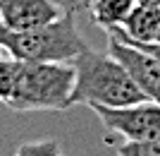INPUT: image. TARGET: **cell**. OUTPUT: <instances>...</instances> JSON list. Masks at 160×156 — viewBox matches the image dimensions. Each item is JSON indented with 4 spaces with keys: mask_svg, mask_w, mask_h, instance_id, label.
I'll return each instance as SVG.
<instances>
[{
    "mask_svg": "<svg viewBox=\"0 0 160 156\" xmlns=\"http://www.w3.org/2000/svg\"><path fill=\"white\" fill-rule=\"evenodd\" d=\"M14 156H65L60 142L48 137V139H33V142H22L14 151Z\"/></svg>",
    "mask_w": 160,
    "mask_h": 156,
    "instance_id": "9",
    "label": "cell"
},
{
    "mask_svg": "<svg viewBox=\"0 0 160 156\" xmlns=\"http://www.w3.org/2000/svg\"><path fill=\"white\" fill-rule=\"evenodd\" d=\"M155 43H160V29H158V34H155Z\"/></svg>",
    "mask_w": 160,
    "mask_h": 156,
    "instance_id": "14",
    "label": "cell"
},
{
    "mask_svg": "<svg viewBox=\"0 0 160 156\" xmlns=\"http://www.w3.org/2000/svg\"><path fill=\"white\" fill-rule=\"evenodd\" d=\"M74 65V89L72 106H108L122 108L132 103L146 101L129 72L110 53H98L93 48H84L72 60Z\"/></svg>",
    "mask_w": 160,
    "mask_h": 156,
    "instance_id": "1",
    "label": "cell"
},
{
    "mask_svg": "<svg viewBox=\"0 0 160 156\" xmlns=\"http://www.w3.org/2000/svg\"><path fill=\"white\" fill-rule=\"evenodd\" d=\"M136 5H151V7H160V0H134Z\"/></svg>",
    "mask_w": 160,
    "mask_h": 156,
    "instance_id": "13",
    "label": "cell"
},
{
    "mask_svg": "<svg viewBox=\"0 0 160 156\" xmlns=\"http://www.w3.org/2000/svg\"><path fill=\"white\" fill-rule=\"evenodd\" d=\"M105 130L124 137L129 142H160V103L139 101L122 108H108V106H88Z\"/></svg>",
    "mask_w": 160,
    "mask_h": 156,
    "instance_id": "4",
    "label": "cell"
},
{
    "mask_svg": "<svg viewBox=\"0 0 160 156\" xmlns=\"http://www.w3.org/2000/svg\"><path fill=\"white\" fill-rule=\"evenodd\" d=\"M58 3H60L62 10H67V12H74V14H77L79 10H86L91 0H58Z\"/></svg>",
    "mask_w": 160,
    "mask_h": 156,
    "instance_id": "12",
    "label": "cell"
},
{
    "mask_svg": "<svg viewBox=\"0 0 160 156\" xmlns=\"http://www.w3.org/2000/svg\"><path fill=\"white\" fill-rule=\"evenodd\" d=\"M14 77H17V58L0 60V103H7L14 89Z\"/></svg>",
    "mask_w": 160,
    "mask_h": 156,
    "instance_id": "10",
    "label": "cell"
},
{
    "mask_svg": "<svg viewBox=\"0 0 160 156\" xmlns=\"http://www.w3.org/2000/svg\"><path fill=\"white\" fill-rule=\"evenodd\" d=\"M108 53L129 72V77L143 91L146 99L160 103V62L153 55L143 53L141 48L129 46L115 36H108Z\"/></svg>",
    "mask_w": 160,
    "mask_h": 156,
    "instance_id": "5",
    "label": "cell"
},
{
    "mask_svg": "<svg viewBox=\"0 0 160 156\" xmlns=\"http://www.w3.org/2000/svg\"><path fill=\"white\" fill-rule=\"evenodd\" d=\"M2 51H5V48H2V46H0V60H2Z\"/></svg>",
    "mask_w": 160,
    "mask_h": 156,
    "instance_id": "15",
    "label": "cell"
},
{
    "mask_svg": "<svg viewBox=\"0 0 160 156\" xmlns=\"http://www.w3.org/2000/svg\"><path fill=\"white\" fill-rule=\"evenodd\" d=\"M0 46L17 60L31 62H72L88 48L74 12H62L58 19L24 31H12L0 24Z\"/></svg>",
    "mask_w": 160,
    "mask_h": 156,
    "instance_id": "2",
    "label": "cell"
},
{
    "mask_svg": "<svg viewBox=\"0 0 160 156\" xmlns=\"http://www.w3.org/2000/svg\"><path fill=\"white\" fill-rule=\"evenodd\" d=\"M117 156H160V142H129L124 139L115 147Z\"/></svg>",
    "mask_w": 160,
    "mask_h": 156,
    "instance_id": "11",
    "label": "cell"
},
{
    "mask_svg": "<svg viewBox=\"0 0 160 156\" xmlns=\"http://www.w3.org/2000/svg\"><path fill=\"white\" fill-rule=\"evenodd\" d=\"M134 5H136L134 0H91L86 10L91 12V19L98 27L110 29V27H120L127 19V14L132 12Z\"/></svg>",
    "mask_w": 160,
    "mask_h": 156,
    "instance_id": "8",
    "label": "cell"
},
{
    "mask_svg": "<svg viewBox=\"0 0 160 156\" xmlns=\"http://www.w3.org/2000/svg\"><path fill=\"white\" fill-rule=\"evenodd\" d=\"M74 65L72 62H31L17 60V77L7 108L27 110H67L72 108Z\"/></svg>",
    "mask_w": 160,
    "mask_h": 156,
    "instance_id": "3",
    "label": "cell"
},
{
    "mask_svg": "<svg viewBox=\"0 0 160 156\" xmlns=\"http://www.w3.org/2000/svg\"><path fill=\"white\" fill-rule=\"evenodd\" d=\"M160 29V7L134 5L127 19L120 24V31L132 41H155Z\"/></svg>",
    "mask_w": 160,
    "mask_h": 156,
    "instance_id": "7",
    "label": "cell"
},
{
    "mask_svg": "<svg viewBox=\"0 0 160 156\" xmlns=\"http://www.w3.org/2000/svg\"><path fill=\"white\" fill-rule=\"evenodd\" d=\"M62 12L58 0H0V24L12 31H24L58 19Z\"/></svg>",
    "mask_w": 160,
    "mask_h": 156,
    "instance_id": "6",
    "label": "cell"
}]
</instances>
